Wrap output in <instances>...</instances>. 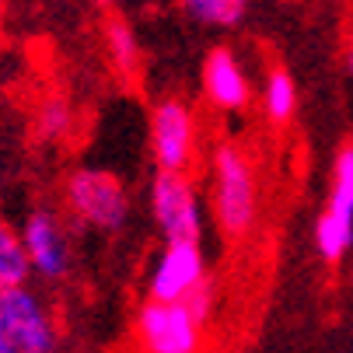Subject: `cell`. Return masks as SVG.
Listing matches in <instances>:
<instances>
[{"label":"cell","mask_w":353,"mask_h":353,"mask_svg":"<svg viewBox=\"0 0 353 353\" xmlns=\"http://www.w3.org/2000/svg\"><path fill=\"white\" fill-rule=\"evenodd\" d=\"M214 221L228 238H241L259 214L256 168L238 143H221L214 150Z\"/></svg>","instance_id":"6da1fadb"},{"label":"cell","mask_w":353,"mask_h":353,"mask_svg":"<svg viewBox=\"0 0 353 353\" xmlns=\"http://www.w3.org/2000/svg\"><path fill=\"white\" fill-rule=\"evenodd\" d=\"M63 199L74 221L102 234H119L133 210L126 182L105 168H77L63 185Z\"/></svg>","instance_id":"7a4b0ae2"},{"label":"cell","mask_w":353,"mask_h":353,"mask_svg":"<svg viewBox=\"0 0 353 353\" xmlns=\"http://www.w3.org/2000/svg\"><path fill=\"white\" fill-rule=\"evenodd\" d=\"M150 217L165 241H199L203 238V199L189 172H154L150 182Z\"/></svg>","instance_id":"3957f363"},{"label":"cell","mask_w":353,"mask_h":353,"mask_svg":"<svg viewBox=\"0 0 353 353\" xmlns=\"http://www.w3.org/2000/svg\"><path fill=\"white\" fill-rule=\"evenodd\" d=\"M0 315H4V332L14 346V353H57L60 329L46 301L25 283H4L0 294Z\"/></svg>","instance_id":"277c9868"},{"label":"cell","mask_w":353,"mask_h":353,"mask_svg":"<svg viewBox=\"0 0 353 353\" xmlns=\"http://www.w3.org/2000/svg\"><path fill=\"white\" fill-rule=\"evenodd\" d=\"M315 248L329 266H336L353 248V140H346L336 154L332 189L325 210L315 221Z\"/></svg>","instance_id":"5b68a950"},{"label":"cell","mask_w":353,"mask_h":353,"mask_svg":"<svg viewBox=\"0 0 353 353\" xmlns=\"http://www.w3.org/2000/svg\"><path fill=\"white\" fill-rule=\"evenodd\" d=\"M203 332L199 322L182 301H143L137 312V339L143 353H203Z\"/></svg>","instance_id":"8992f818"},{"label":"cell","mask_w":353,"mask_h":353,"mask_svg":"<svg viewBox=\"0 0 353 353\" xmlns=\"http://www.w3.org/2000/svg\"><path fill=\"white\" fill-rule=\"evenodd\" d=\"M150 158L158 172H189L196 165V116L182 98H161L150 109Z\"/></svg>","instance_id":"52a82bcc"},{"label":"cell","mask_w":353,"mask_h":353,"mask_svg":"<svg viewBox=\"0 0 353 353\" xmlns=\"http://www.w3.org/2000/svg\"><path fill=\"white\" fill-rule=\"evenodd\" d=\"M25 259H28V273L46 280V283H60L70 273V238L63 221L53 210H32L25 217V224L18 228Z\"/></svg>","instance_id":"ba28073f"},{"label":"cell","mask_w":353,"mask_h":353,"mask_svg":"<svg viewBox=\"0 0 353 353\" xmlns=\"http://www.w3.org/2000/svg\"><path fill=\"white\" fill-rule=\"evenodd\" d=\"M203 280H210L203 245L199 241H165V248L154 259V270L147 276V297L150 301H182Z\"/></svg>","instance_id":"9c48e42d"},{"label":"cell","mask_w":353,"mask_h":353,"mask_svg":"<svg viewBox=\"0 0 353 353\" xmlns=\"http://www.w3.org/2000/svg\"><path fill=\"white\" fill-rule=\"evenodd\" d=\"M199 84H203V98L221 109V112H245L252 102V88L241 60L228 46H217L203 57V70H199Z\"/></svg>","instance_id":"30bf717a"},{"label":"cell","mask_w":353,"mask_h":353,"mask_svg":"<svg viewBox=\"0 0 353 353\" xmlns=\"http://www.w3.org/2000/svg\"><path fill=\"white\" fill-rule=\"evenodd\" d=\"M263 112L273 126H283L294 119L297 112V81L290 70L283 67H273L266 74V84H263Z\"/></svg>","instance_id":"8fae6325"},{"label":"cell","mask_w":353,"mask_h":353,"mask_svg":"<svg viewBox=\"0 0 353 353\" xmlns=\"http://www.w3.org/2000/svg\"><path fill=\"white\" fill-rule=\"evenodd\" d=\"M182 11L203 28H238L248 14V0H182Z\"/></svg>","instance_id":"7c38bea8"},{"label":"cell","mask_w":353,"mask_h":353,"mask_svg":"<svg viewBox=\"0 0 353 353\" xmlns=\"http://www.w3.org/2000/svg\"><path fill=\"white\" fill-rule=\"evenodd\" d=\"M105 46H109V57H112L116 70L123 77H133L140 67V42H137V32L123 18L105 21Z\"/></svg>","instance_id":"4fadbf2b"},{"label":"cell","mask_w":353,"mask_h":353,"mask_svg":"<svg viewBox=\"0 0 353 353\" xmlns=\"http://www.w3.org/2000/svg\"><path fill=\"white\" fill-rule=\"evenodd\" d=\"M35 130H39L42 140H63V137H70V130H74V105H70V98L49 94L46 102L39 105Z\"/></svg>","instance_id":"5bb4252c"},{"label":"cell","mask_w":353,"mask_h":353,"mask_svg":"<svg viewBox=\"0 0 353 353\" xmlns=\"http://www.w3.org/2000/svg\"><path fill=\"white\" fill-rule=\"evenodd\" d=\"M28 273V259H25V248L18 231L0 217V283H25Z\"/></svg>","instance_id":"9a60e30c"},{"label":"cell","mask_w":353,"mask_h":353,"mask_svg":"<svg viewBox=\"0 0 353 353\" xmlns=\"http://www.w3.org/2000/svg\"><path fill=\"white\" fill-rule=\"evenodd\" d=\"M182 305L203 322V325H210V319H214V283L210 280H203L196 290H189L185 297H182Z\"/></svg>","instance_id":"2e32d148"},{"label":"cell","mask_w":353,"mask_h":353,"mask_svg":"<svg viewBox=\"0 0 353 353\" xmlns=\"http://www.w3.org/2000/svg\"><path fill=\"white\" fill-rule=\"evenodd\" d=\"M346 63H350V74H353V49H350V57H346Z\"/></svg>","instance_id":"e0dca14e"},{"label":"cell","mask_w":353,"mask_h":353,"mask_svg":"<svg viewBox=\"0 0 353 353\" xmlns=\"http://www.w3.org/2000/svg\"><path fill=\"white\" fill-rule=\"evenodd\" d=\"M53 4H63V0H53Z\"/></svg>","instance_id":"ac0fdd59"}]
</instances>
